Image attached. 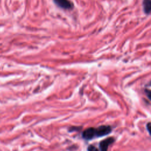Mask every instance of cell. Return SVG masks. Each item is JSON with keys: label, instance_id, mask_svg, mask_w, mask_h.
Instances as JSON below:
<instances>
[{"label": "cell", "instance_id": "1", "mask_svg": "<svg viewBox=\"0 0 151 151\" xmlns=\"http://www.w3.org/2000/svg\"><path fill=\"white\" fill-rule=\"evenodd\" d=\"M111 126L107 125H102L97 128L89 127L83 131L82 137L85 140H91L107 135L111 132Z\"/></svg>", "mask_w": 151, "mask_h": 151}, {"label": "cell", "instance_id": "2", "mask_svg": "<svg viewBox=\"0 0 151 151\" xmlns=\"http://www.w3.org/2000/svg\"><path fill=\"white\" fill-rule=\"evenodd\" d=\"M58 8L64 10H71L74 8V4L70 0H52Z\"/></svg>", "mask_w": 151, "mask_h": 151}, {"label": "cell", "instance_id": "3", "mask_svg": "<svg viewBox=\"0 0 151 151\" xmlns=\"http://www.w3.org/2000/svg\"><path fill=\"white\" fill-rule=\"evenodd\" d=\"M114 142V138L112 137H108L100 142L99 144L100 151H107V149L109 145Z\"/></svg>", "mask_w": 151, "mask_h": 151}, {"label": "cell", "instance_id": "4", "mask_svg": "<svg viewBox=\"0 0 151 151\" xmlns=\"http://www.w3.org/2000/svg\"><path fill=\"white\" fill-rule=\"evenodd\" d=\"M142 6L145 14L147 15H149L151 12V0H143Z\"/></svg>", "mask_w": 151, "mask_h": 151}, {"label": "cell", "instance_id": "5", "mask_svg": "<svg viewBox=\"0 0 151 151\" xmlns=\"http://www.w3.org/2000/svg\"><path fill=\"white\" fill-rule=\"evenodd\" d=\"M87 151H99L98 149L93 145H90L87 147Z\"/></svg>", "mask_w": 151, "mask_h": 151}, {"label": "cell", "instance_id": "6", "mask_svg": "<svg viewBox=\"0 0 151 151\" xmlns=\"http://www.w3.org/2000/svg\"><path fill=\"white\" fill-rule=\"evenodd\" d=\"M145 93H146V94H147V97L149 98V99L150 100V90H145Z\"/></svg>", "mask_w": 151, "mask_h": 151}, {"label": "cell", "instance_id": "7", "mask_svg": "<svg viewBox=\"0 0 151 151\" xmlns=\"http://www.w3.org/2000/svg\"><path fill=\"white\" fill-rule=\"evenodd\" d=\"M150 123H148L147 124V125H146L147 130L149 133H150Z\"/></svg>", "mask_w": 151, "mask_h": 151}]
</instances>
